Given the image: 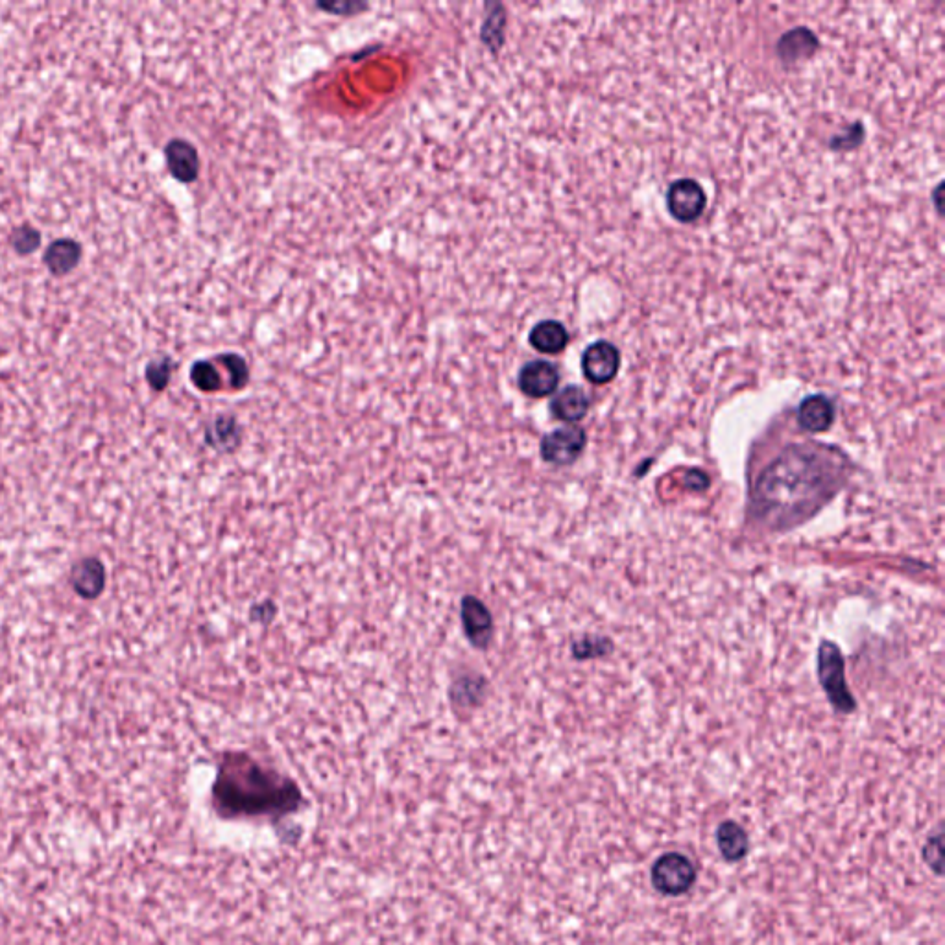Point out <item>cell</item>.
Instances as JSON below:
<instances>
[{
	"instance_id": "obj_21",
	"label": "cell",
	"mask_w": 945,
	"mask_h": 945,
	"mask_svg": "<svg viewBox=\"0 0 945 945\" xmlns=\"http://www.w3.org/2000/svg\"><path fill=\"white\" fill-rule=\"evenodd\" d=\"M218 362L224 364L229 371V384L233 390H242L250 381V370L246 360L237 353H224L218 357Z\"/></svg>"
},
{
	"instance_id": "obj_8",
	"label": "cell",
	"mask_w": 945,
	"mask_h": 945,
	"mask_svg": "<svg viewBox=\"0 0 945 945\" xmlns=\"http://www.w3.org/2000/svg\"><path fill=\"white\" fill-rule=\"evenodd\" d=\"M820 678L831 702L844 711H851L853 698L844 682V661L840 658V650L833 643H824L820 650Z\"/></svg>"
},
{
	"instance_id": "obj_18",
	"label": "cell",
	"mask_w": 945,
	"mask_h": 945,
	"mask_svg": "<svg viewBox=\"0 0 945 945\" xmlns=\"http://www.w3.org/2000/svg\"><path fill=\"white\" fill-rule=\"evenodd\" d=\"M191 381L205 394H213L222 388V377L211 360H196L192 364Z\"/></svg>"
},
{
	"instance_id": "obj_9",
	"label": "cell",
	"mask_w": 945,
	"mask_h": 945,
	"mask_svg": "<svg viewBox=\"0 0 945 945\" xmlns=\"http://www.w3.org/2000/svg\"><path fill=\"white\" fill-rule=\"evenodd\" d=\"M517 384L527 397L543 399L558 390L560 371L547 360H530L519 370Z\"/></svg>"
},
{
	"instance_id": "obj_2",
	"label": "cell",
	"mask_w": 945,
	"mask_h": 945,
	"mask_svg": "<svg viewBox=\"0 0 945 945\" xmlns=\"http://www.w3.org/2000/svg\"><path fill=\"white\" fill-rule=\"evenodd\" d=\"M213 805L220 816H281L300 809L298 785L266 768L252 755L228 752L222 757L215 785Z\"/></svg>"
},
{
	"instance_id": "obj_19",
	"label": "cell",
	"mask_w": 945,
	"mask_h": 945,
	"mask_svg": "<svg viewBox=\"0 0 945 945\" xmlns=\"http://www.w3.org/2000/svg\"><path fill=\"white\" fill-rule=\"evenodd\" d=\"M504 24H506V17H504L503 6H493V13H490L488 21L484 24V30H482V39L484 43L491 48V52H497L504 41Z\"/></svg>"
},
{
	"instance_id": "obj_16",
	"label": "cell",
	"mask_w": 945,
	"mask_h": 945,
	"mask_svg": "<svg viewBox=\"0 0 945 945\" xmlns=\"http://www.w3.org/2000/svg\"><path fill=\"white\" fill-rule=\"evenodd\" d=\"M242 442V429L233 416H218L205 429V443L220 453H233Z\"/></svg>"
},
{
	"instance_id": "obj_14",
	"label": "cell",
	"mask_w": 945,
	"mask_h": 945,
	"mask_svg": "<svg viewBox=\"0 0 945 945\" xmlns=\"http://www.w3.org/2000/svg\"><path fill=\"white\" fill-rule=\"evenodd\" d=\"M569 331L558 320H543L536 323L528 335L530 346L543 355H558L569 346Z\"/></svg>"
},
{
	"instance_id": "obj_11",
	"label": "cell",
	"mask_w": 945,
	"mask_h": 945,
	"mask_svg": "<svg viewBox=\"0 0 945 945\" xmlns=\"http://www.w3.org/2000/svg\"><path fill=\"white\" fill-rule=\"evenodd\" d=\"M168 172L180 183H192L200 174V156L194 144L185 139H172L165 146Z\"/></svg>"
},
{
	"instance_id": "obj_10",
	"label": "cell",
	"mask_w": 945,
	"mask_h": 945,
	"mask_svg": "<svg viewBox=\"0 0 945 945\" xmlns=\"http://www.w3.org/2000/svg\"><path fill=\"white\" fill-rule=\"evenodd\" d=\"M74 593L84 600H95L106 589V567L98 558H84L74 563L69 575Z\"/></svg>"
},
{
	"instance_id": "obj_22",
	"label": "cell",
	"mask_w": 945,
	"mask_h": 945,
	"mask_svg": "<svg viewBox=\"0 0 945 945\" xmlns=\"http://www.w3.org/2000/svg\"><path fill=\"white\" fill-rule=\"evenodd\" d=\"M174 360L170 357H161V359L152 360L148 366H146V381L150 384L152 390L156 392H163L167 388L168 383H170V377H172V370H174Z\"/></svg>"
},
{
	"instance_id": "obj_15",
	"label": "cell",
	"mask_w": 945,
	"mask_h": 945,
	"mask_svg": "<svg viewBox=\"0 0 945 945\" xmlns=\"http://www.w3.org/2000/svg\"><path fill=\"white\" fill-rule=\"evenodd\" d=\"M591 407V399L584 388L567 386L551 401V414L565 423H576L584 419Z\"/></svg>"
},
{
	"instance_id": "obj_12",
	"label": "cell",
	"mask_w": 945,
	"mask_h": 945,
	"mask_svg": "<svg viewBox=\"0 0 945 945\" xmlns=\"http://www.w3.org/2000/svg\"><path fill=\"white\" fill-rule=\"evenodd\" d=\"M835 416H837V410L833 401L822 394L805 397L798 407L800 427L803 431L813 432V434L831 429Z\"/></svg>"
},
{
	"instance_id": "obj_7",
	"label": "cell",
	"mask_w": 945,
	"mask_h": 945,
	"mask_svg": "<svg viewBox=\"0 0 945 945\" xmlns=\"http://www.w3.org/2000/svg\"><path fill=\"white\" fill-rule=\"evenodd\" d=\"M460 619L467 641L477 650H488L493 641V615L482 600L466 595L460 602Z\"/></svg>"
},
{
	"instance_id": "obj_26",
	"label": "cell",
	"mask_w": 945,
	"mask_h": 945,
	"mask_svg": "<svg viewBox=\"0 0 945 945\" xmlns=\"http://www.w3.org/2000/svg\"><path fill=\"white\" fill-rule=\"evenodd\" d=\"M320 8L325 10V12H335V13H351V12H360L364 10L366 6L364 4H359V2H347V4H338V2H333V4H320Z\"/></svg>"
},
{
	"instance_id": "obj_13",
	"label": "cell",
	"mask_w": 945,
	"mask_h": 945,
	"mask_svg": "<svg viewBox=\"0 0 945 945\" xmlns=\"http://www.w3.org/2000/svg\"><path fill=\"white\" fill-rule=\"evenodd\" d=\"M82 244L78 240L65 239L50 242L47 252L43 255V263L52 276L65 277L82 261Z\"/></svg>"
},
{
	"instance_id": "obj_5",
	"label": "cell",
	"mask_w": 945,
	"mask_h": 945,
	"mask_svg": "<svg viewBox=\"0 0 945 945\" xmlns=\"http://www.w3.org/2000/svg\"><path fill=\"white\" fill-rule=\"evenodd\" d=\"M587 436L580 427H562L543 436L539 453L552 466H571L586 449Z\"/></svg>"
},
{
	"instance_id": "obj_1",
	"label": "cell",
	"mask_w": 945,
	"mask_h": 945,
	"mask_svg": "<svg viewBox=\"0 0 945 945\" xmlns=\"http://www.w3.org/2000/svg\"><path fill=\"white\" fill-rule=\"evenodd\" d=\"M842 471V456L835 449L816 443L792 445L757 480L755 512L770 527L796 525L840 488Z\"/></svg>"
},
{
	"instance_id": "obj_3",
	"label": "cell",
	"mask_w": 945,
	"mask_h": 945,
	"mask_svg": "<svg viewBox=\"0 0 945 945\" xmlns=\"http://www.w3.org/2000/svg\"><path fill=\"white\" fill-rule=\"evenodd\" d=\"M652 886L663 896H683L696 883V868L689 857L670 851L654 862L650 872Z\"/></svg>"
},
{
	"instance_id": "obj_6",
	"label": "cell",
	"mask_w": 945,
	"mask_h": 945,
	"mask_svg": "<svg viewBox=\"0 0 945 945\" xmlns=\"http://www.w3.org/2000/svg\"><path fill=\"white\" fill-rule=\"evenodd\" d=\"M621 370V351L608 340H599L586 347L582 355V371L591 384H608Z\"/></svg>"
},
{
	"instance_id": "obj_17",
	"label": "cell",
	"mask_w": 945,
	"mask_h": 945,
	"mask_svg": "<svg viewBox=\"0 0 945 945\" xmlns=\"http://www.w3.org/2000/svg\"><path fill=\"white\" fill-rule=\"evenodd\" d=\"M717 846L726 861L739 862L750 851V837L737 822L728 820L718 827Z\"/></svg>"
},
{
	"instance_id": "obj_4",
	"label": "cell",
	"mask_w": 945,
	"mask_h": 945,
	"mask_svg": "<svg viewBox=\"0 0 945 945\" xmlns=\"http://www.w3.org/2000/svg\"><path fill=\"white\" fill-rule=\"evenodd\" d=\"M709 196L704 185L694 178H678L665 192L669 215L680 224H694L706 215Z\"/></svg>"
},
{
	"instance_id": "obj_25",
	"label": "cell",
	"mask_w": 945,
	"mask_h": 945,
	"mask_svg": "<svg viewBox=\"0 0 945 945\" xmlns=\"http://www.w3.org/2000/svg\"><path fill=\"white\" fill-rule=\"evenodd\" d=\"M274 611H276V608H274L272 602H263V604H259V606H253L252 619L255 623L268 624L274 619V615H276Z\"/></svg>"
},
{
	"instance_id": "obj_24",
	"label": "cell",
	"mask_w": 945,
	"mask_h": 945,
	"mask_svg": "<svg viewBox=\"0 0 945 945\" xmlns=\"http://www.w3.org/2000/svg\"><path fill=\"white\" fill-rule=\"evenodd\" d=\"M925 859L931 864V868H934V872L940 874V870H942V844H940V837L931 840V844L925 848Z\"/></svg>"
},
{
	"instance_id": "obj_23",
	"label": "cell",
	"mask_w": 945,
	"mask_h": 945,
	"mask_svg": "<svg viewBox=\"0 0 945 945\" xmlns=\"http://www.w3.org/2000/svg\"><path fill=\"white\" fill-rule=\"evenodd\" d=\"M486 682L482 678H469V676H464L460 678L458 682L453 685L451 689V698L455 702L456 706H477V702L471 698V694H480L486 687Z\"/></svg>"
},
{
	"instance_id": "obj_20",
	"label": "cell",
	"mask_w": 945,
	"mask_h": 945,
	"mask_svg": "<svg viewBox=\"0 0 945 945\" xmlns=\"http://www.w3.org/2000/svg\"><path fill=\"white\" fill-rule=\"evenodd\" d=\"M10 246L19 255H30L41 246V233L30 224L17 226L10 235Z\"/></svg>"
}]
</instances>
